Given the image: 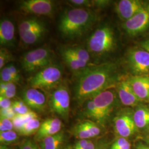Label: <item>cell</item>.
I'll return each mask as SVG.
<instances>
[{"mask_svg":"<svg viewBox=\"0 0 149 149\" xmlns=\"http://www.w3.org/2000/svg\"><path fill=\"white\" fill-rule=\"evenodd\" d=\"M22 99L27 106L37 112H43L46 107L47 98L38 89L30 88L24 90Z\"/></svg>","mask_w":149,"mask_h":149,"instance_id":"14","label":"cell"},{"mask_svg":"<svg viewBox=\"0 0 149 149\" xmlns=\"http://www.w3.org/2000/svg\"><path fill=\"white\" fill-rule=\"evenodd\" d=\"M12 106L11 99L0 96V108L1 109H6Z\"/></svg>","mask_w":149,"mask_h":149,"instance_id":"35","label":"cell"},{"mask_svg":"<svg viewBox=\"0 0 149 149\" xmlns=\"http://www.w3.org/2000/svg\"><path fill=\"white\" fill-rule=\"evenodd\" d=\"M70 3L76 6H90L91 4L93 3L92 1L87 0H71L70 1Z\"/></svg>","mask_w":149,"mask_h":149,"instance_id":"36","label":"cell"},{"mask_svg":"<svg viewBox=\"0 0 149 149\" xmlns=\"http://www.w3.org/2000/svg\"><path fill=\"white\" fill-rule=\"evenodd\" d=\"M90 141V139H82L78 141L74 146V149H85Z\"/></svg>","mask_w":149,"mask_h":149,"instance_id":"38","label":"cell"},{"mask_svg":"<svg viewBox=\"0 0 149 149\" xmlns=\"http://www.w3.org/2000/svg\"><path fill=\"white\" fill-rule=\"evenodd\" d=\"M19 149H40V148L32 140H27L22 144Z\"/></svg>","mask_w":149,"mask_h":149,"instance_id":"34","label":"cell"},{"mask_svg":"<svg viewBox=\"0 0 149 149\" xmlns=\"http://www.w3.org/2000/svg\"><path fill=\"white\" fill-rule=\"evenodd\" d=\"M116 38L113 29L103 26L96 29L88 39L89 52L96 55L108 53L116 47Z\"/></svg>","mask_w":149,"mask_h":149,"instance_id":"3","label":"cell"},{"mask_svg":"<svg viewBox=\"0 0 149 149\" xmlns=\"http://www.w3.org/2000/svg\"><path fill=\"white\" fill-rule=\"evenodd\" d=\"M94 13L85 8H75L66 11L59 22V31L65 37L81 36L95 22Z\"/></svg>","mask_w":149,"mask_h":149,"instance_id":"2","label":"cell"},{"mask_svg":"<svg viewBox=\"0 0 149 149\" xmlns=\"http://www.w3.org/2000/svg\"><path fill=\"white\" fill-rule=\"evenodd\" d=\"M128 81L141 101H149V77L148 75L134 76Z\"/></svg>","mask_w":149,"mask_h":149,"instance_id":"17","label":"cell"},{"mask_svg":"<svg viewBox=\"0 0 149 149\" xmlns=\"http://www.w3.org/2000/svg\"><path fill=\"white\" fill-rule=\"evenodd\" d=\"M87 101L84 108L85 115L87 117L90 118L100 124V116L92 98H90Z\"/></svg>","mask_w":149,"mask_h":149,"instance_id":"25","label":"cell"},{"mask_svg":"<svg viewBox=\"0 0 149 149\" xmlns=\"http://www.w3.org/2000/svg\"><path fill=\"white\" fill-rule=\"evenodd\" d=\"M95 149H108V148L106 145H100L98 146H96Z\"/></svg>","mask_w":149,"mask_h":149,"instance_id":"44","label":"cell"},{"mask_svg":"<svg viewBox=\"0 0 149 149\" xmlns=\"http://www.w3.org/2000/svg\"><path fill=\"white\" fill-rule=\"evenodd\" d=\"M129 142L127 140V138L120 137L112 144L111 149H119L122 147L128 144Z\"/></svg>","mask_w":149,"mask_h":149,"instance_id":"33","label":"cell"},{"mask_svg":"<svg viewBox=\"0 0 149 149\" xmlns=\"http://www.w3.org/2000/svg\"><path fill=\"white\" fill-rule=\"evenodd\" d=\"M116 92L110 87L91 98L100 116V124L103 125L111 114L116 104Z\"/></svg>","mask_w":149,"mask_h":149,"instance_id":"7","label":"cell"},{"mask_svg":"<svg viewBox=\"0 0 149 149\" xmlns=\"http://www.w3.org/2000/svg\"><path fill=\"white\" fill-rule=\"evenodd\" d=\"M18 134L14 130H9L0 133V141L2 145L10 144L18 140Z\"/></svg>","mask_w":149,"mask_h":149,"instance_id":"26","label":"cell"},{"mask_svg":"<svg viewBox=\"0 0 149 149\" xmlns=\"http://www.w3.org/2000/svg\"><path fill=\"white\" fill-rule=\"evenodd\" d=\"M65 141V135L60 132L53 136L45 138L40 141V149H60Z\"/></svg>","mask_w":149,"mask_h":149,"instance_id":"21","label":"cell"},{"mask_svg":"<svg viewBox=\"0 0 149 149\" xmlns=\"http://www.w3.org/2000/svg\"><path fill=\"white\" fill-rule=\"evenodd\" d=\"M63 72L56 65H50L38 71L29 80L32 88L36 89H48L56 85L61 79Z\"/></svg>","mask_w":149,"mask_h":149,"instance_id":"5","label":"cell"},{"mask_svg":"<svg viewBox=\"0 0 149 149\" xmlns=\"http://www.w3.org/2000/svg\"><path fill=\"white\" fill-rule=\"evenodd\" d=\"M8 66L11 72V74L15 81V82H18L20 80V76H19L18 70L17 69L16 67L13 65H10Z\"/></svg>","mask_w":149,"mask_h":149,"instance_id":"37","label":"cell"},{"mask_svg":"<svg viewBox=\"0 0 149 149\" xmlns=\"http://www.w3.org/2000/svg\"><path fill=\"white\" fill-rule=\"evenodd\" d=\"M1 118H7L10 120L16 116V113L12 107L6 109H1Z\"/></svg>","mask_w":149,"mask_h":149,"instance_id":"32","label":"cell"},{"mask_svg":"<svg viewBox=\"0 0 149 149\" xmlns=\"http://www.w3.org/2000/svg\"><path fill=\"white\" fill-rule=\"evenodd\" d=\"M117 67L114 63L86 68L80 72L75 85V97L82 103L111 85Z\"/></svg>","mask_w":149,"mask_h":149,"instance_id":"1","label":"cell"},{"mask_svg":"<svg viewBox=\"0 0 149 149\" xmlns=\"http://www.w3.org/2000/svg\"><path fill=\"white\" fill-rule=\"evenodd\" d=\"M130 148H131V145L130 144V143H129L119 149H130Z\"/></svg>","mask_w":149,"mask_h":149,"instance_id":"43","label":"cell"},{"mask_svg":"<svg viewBox=\"0 0 149 149\" xmlns=\"http://www.w3.org/2000/svg\"><path fill=\"white\" fill-rule=\"evenodd\" d=\"M101 130L97 123L85 120L74 125L71 130L72 135L80 140L90 139L98 136Z\"/></svg>","mask_w":149,"mask_h":149,"instance_id":"15","label":"cell"},{"mask_svg":"<svg viewBox=\"0 0 149 149\" xmlns=\"http://www.w3.org/2000/svg\"><path fill=\"white\" fill-rule=\"evenodd\" d=\"M16 86L15 83L6 82L5 91L0 96L11 99L16 96Z\"/></svg>","mask_w":149,"mask_h":149,"instance_id":"28","label":"cell"},{"mask_svg":"<svg viewBox=\"0 0 149 149\" xmlns=\"http://www.w3.org/2000/svg\"><path fill=\"white\" fill-rule=\"evenodd\" d=\"M13 125L12 120L7 118H1L0 120V131L5 132L9 130H12Z\"/></svg>","mask_w":149,"mask_h":149,"instance_id":"31","label":"cell"},{"mask_svg":"<svg viewBox=\"0 0 149 149\" xmlns=\"http://www.w3.org/2000/svg\"><path fill=\"white\" fill-rule=\"evenodd\" d=\"M60 53L64 61L70 69L74 71L79 72L85 69L79 61L71 52L69 47H65L61 49Z\"/></svg>","mask_w":149,"mask_h":149,"instance_id":"22","label":"cell"},{"mask_svg":"<svg viewBox=\"0 0 149 149\" xmlns=\"http://www.w3.org/2000/svg\"><path fill=\"white\" fill-rule=\"evenodd\" d=\"M22 41L28 45L39 43L47 31L43 22L36 18H31L22 21L18 27Z\"/></svg>","mask_w":149,"mask_h":149,"instance_id":"4","label":"cell"},{"mask_svg":"<svg viewBox=\"0 0 149 149\" xmlns=\"http://www.w3.org/2000/svg\"><path fill=\"white\" fill-rule=\"evenodd\" d=\"M136 149H149V146L143 143H139L136 146Z\"/></svg>","mask_w":149,"mask_h":149,"instance_id":"42","label":"cell"},{"mask_svg":"<svg viewBox=\"0 0 149 149\" xmlns=\"http://www.w3.org/2000/svg\"><path fill=\"white\" fill-rule=\"evenodd\" d=\"M6 87V82H3L1 81L0 84V95H2L5 91Z\"/></svg>","mask_w":149,"mask_h":149,"instance_id":"40","label":"cell"},{"mask_svg":"<svg viewBox=\"0 0 149 149\" xmlns=\"http://www.w3.org/2000/svg\"><path fill=\"white\" fill-rule=\"evenodd\" d=\"M128 63L135 76L149 74V53L144 49H131L128 54Z\"/></svg>","mask_w":149,"mask_h":149,"instance_id":"10","label":"cell"},{"mask_svg":"<svg viewBox=\"0 0 149 149\" xmlns=\"http://www.w3.org/2000/svg\"><path fill=\"white\" fill-rule=\"evenodd\" d=\"M148 142H149V136H148Z\"/></svg>","mask_w":149,"mask_h":149,"instance_id":"47","label":"cell"},{"mask_svg":"<svg viewBox=\"0 0 149 149\" xmlns=\"http://www.w3.org/2000/svg\"><path fill=\"white\" fill-rule=\"evenodd\" d=\"M71 52L79 61L84 69L87 68L88 63L90 60L89 52L85 49L80 47H69Z\"/></svg>","mask_w":149,"mask_h":149,"instance_id":"23","label":"cell"},{"mask_svg":"<svg viewBox=\"0 0 149 149\" xmlns=\"http://www.w3.org/2000/svg\"><path fill=\"white\" fill-rule=\"evenodd\" d=\"M133 119L138 129H145L149 127V107L139 105L133 113Z\"/></svg>","mask_w":149,"mask_h":149,"instance_id":"20","label":"cell"},{"mask_svg":"<svg viewBox=\"0 0 149 149\" xmlns=\"http://www.w3.org/2000/svg\"><path fill=\"white\" fill-rule=\"evenodd\" d=\"M117 91L122 103L125 106H137L141 102L134 93L128 80H122L118 84Z\"/></svg>","mask_w":149,"mask_h":149,"instance_id":"16","label":"cell"},{"mask_svg":"<svg viewBox=\"0 0 149 149\" xmlns=\"http://www.w3.org/2000/svg\"><path fill=\"white\" fill-rule=\"evenodd\" d=\"M12 107L16 114L18 115H23L31 111L24 102L19 101L14 102Z\"/></svg>","mask_w":149,"mask_h":149,"instance_id":"27","label":"cell"},{"mask_svg":"<svg viewBox=\"0 0 149 149\" xmlns=\"http://www.w3.org/2000/svg\"><path fill=\"white\" fill-rule=\"evenodd\" d=\"M96 148V145H95V144L92 141H91V140H90L88 143L87 144V146L86 147L85 149H95Z\"/></svg>","mask_w":149,"mask_h":149,"instance_id":"41","label":"cell"},{"mask_svg":"<svg viewBox=\"0 0 149 149\" xmlns=\"http://www.w3.org/2000/svg\"><path fill=\"white\" fill-rule=\"evenodd\" d=\"M19 8L28 14L49 16L53 14L55 5L50 0H27L20 2Z\"/></svg>","mask_w":149,"mask_h":149,"instance_id":"11","label":"cell"},{"mask_svg":"<svg viewBox=\"0 0 149 149\" xmlns=\"http://www.w3.org/2000/svg\"><path fill=\"white\" fill-rule=\"evenodd\" d=\"M114 123L116 132L124 138L131 136L138 130L134 121L133 114L130 112H123L118 115Z\"/></svg>","mask_w":149,"mask_h":149,"instance_id":"12","label":"cell"},{"mask_svg":"<svg viewBox=\"0 0 149 149\" xmlns=\"http://www.w3.org/2000/svg\"><path fill=\"white\" fill-rule=\"evenodd\" d=\"M11 60V54L5 49H1L0 51V69H2L4 65Z\"/></svg>","mask_w":149,"mask_h":149,"instance_id":"30","label":"cell"},{"mask_svg":"<svg viewBox=\"0 0 149 149\" xmlns=\"http://www.w3.org/2000/svg\"><path fill=\"white\" fill-rule=\"evenodd\" d=\"M63 149H74V147H72L71 146H67L66 147H65Z\"/></svg>","mask_w":149,"mask_h":149,"instance_id":"46","label":"cell"},{"mask_svg":"<svg viewBox=\"0 0 149 149\" xmlns=\"http://www.w3.org/2000/svg\"><path fill=\"white\" fill-rule=\"evenodd\" d=\"M1 81L3 82H12L16 83L14 80L12 75L11 74V72L8 68V66H6L3 68L1 71Z\"/></svg>","mask_w":149,"mask_h":149,"instance_id":"29","label":"cell"},{"mask_svg":"<svg viewBox=\"0 0 149 149\" xmlns=\"http://www.w3.org/2000/svg\"><path fill=\"white\" fill-rule=\"evenodd\" d=\"M62 122L57 118H48L40 124V127L36 134V140L41 141L44 139L53 136L60 132Z\"/></svg>","mask_w":149,"mask_h":149,"instance_id":"18","label":"cell"},{"mask_svg":"<svg viewBox=\"0 0 149 149\" xmlns=\"http://www.w3.org/2000/svg\"><path fill=\"white\" fill-rule=\"evenodd\" d=\"M49 106L52 112L64 119L69 114L70 96L68 88L60 86L54 91L49 100Z\"/></svg>","mask_w":149,"mask_h":149,"instance_id":"8","label":"cell"},{"mask_svg":"<svg viewBox=\"0 0 149 149\" xmlns=\"http://www.w3.org/2000/svg\"><path fill=\"white\" fill-rule=\"evenodd\" d=\"M15 28L13 22L8 18L1 19L0 23V44L11 46L15 40Z\"/></svg>","mask_w":149,"mask_h":149,"instance_id":"19","label":"cell"},{"mask_svg":"<svg viewBox=\"0 0 149 149\" xmlns=\"http://www.w3.org/2000/svg\"><path fill=\"white\" fill-rule=\"evenodd\" d=\"M141 47L143 49L149 53V39L142 42L141 43Z\"/></svg>","mask_w":149,"mask_h":149,"instance_id":"39","label":"cell"},{"mask_svg":"<svg viewBox=\"0 0 149 149\" xmlns=\"http://www.w3.org/2000/svg\"><path fill=\"white\" fill-rule=\"evenodd\" d=\"M147 4L139 0H121L116 4V11L119 17L125 22L141 11Z\"/></svg>","mask_w":149,"mask_h":149,"instance_id":"13","label":"cell"},{"mask_svg":"<svg viewBox=\"0 0 149 149\" xmlns=\"http://www.w3.org/2000/svg\"><path fill=\"white\" fill-rule=\"evenodd\" d=\"M40 124L38 118L33 119L26 123L18 133L22 136H29L36 134L40 127Z\"/></svg>","mask_w":149,"mask_h":149,"instance_id":"24","label":"cell"},{"mask_svg":"<svg viewBox=\"0 0 149 149\" xmlns=\"http://www.w3.org/2000/svg\"><path fill=\"white\" fill-rule=\"evenodd\" d=\"M52 53L47 48H38L27 52L22 59L23 69L28 72L40 70L50 65Z\"/></svg>","mask_w":149,"mask_h":149,"instance_id":"6","label":"cell"},{"mask_svg":"<svg viewBox=\"0 0 149 149\" xmlns=\"http://www.w3.org/2000/svg\"><path fill=\"white\" fill-rule=\"evenodd\" d=\"M0 149H10L6 145H1L0 146Z\"/></svg>","mask_w":149,"mask_h":149,"instance_id":"45","label":"cell"},{"mask_svg":"<svg viewBox=\"0 0 149 149\" xmlns=\"http://www.w3.org/2000/svg\"><path fill=\"white\" fill-rule=\"evenodd\" d=\"M123 28L130 36H136L149 28V4L122 24Z\"/></svg>","mask_w":149,"mask_h":149,"instance_id":"9","label":"cell"}]
</instances>
